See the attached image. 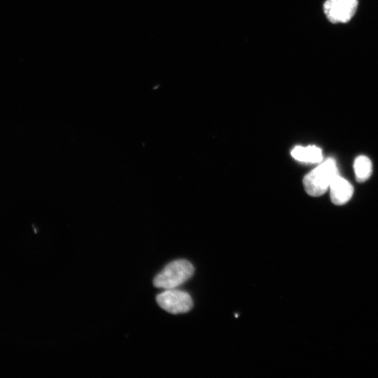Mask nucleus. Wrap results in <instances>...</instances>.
<instances>
[{
  "mask_svg": "<svg viewBox=\"0 0 378 378\" xmlns=\"http://www.w3.org/2000/svg\"><path fill=\"white\" fill-rule=\"evenodd\" d=\"M156 301L162 309L174 314L186 313L192 307V298L188 293L174 288L166 289L158 295Z\"/></svg>",
  "mask_w": 378,
  "mask_h": 378,
  "instance_id": "nucleus-3",
  "label": "nucleus"
},
{
  "mask_svg": "<svg viewBox=\"0 0 378 378\" xmlns=\"http://www.w3.org/2000/svg\"><path fill=\"white\" fill-rule=\"evenodd\" d=\"M357 6V0H326L323 10L330 22L345 23L352 18Z\"/></svg>",
  "mask_w": 378,
  "mask_h": 378,
  "instance_id": "nucleus-4",
  "label": "nucleus"
},
{
  "mask_svg": "<svg viewBox=\"0 0 378 378\" xmlns=\"http://www.w3.org/2000/svg\"><path fill=\"white\" fill-rule=\"evenodd\" d=\"M354 169L357 181L361 183L368 180L372 172L370 160L365 155L358 156L354 162Z\"/></svg>",
  "mask_w": 378,
  "mask_h": 378,
  "instance_id": "nucleus-7",
  "label": "nucleus"
},
{
  "mask_svg": "<svg viewBox=\"0 0 378 378\" xmlns=\"http://www.w3.org/2000/svg\"><path fill=\"white\" fill-rule=\"evenodd\" d=\"M194 273L192 265L186 260H176L167 265L155 277L153 285L164 289L175 288L188 281Z\"/></svg>",
  "mask_w": 378,
  "mask_h": 378,
  "instance_id": "nucleus-2",
  "label": "nucleus"
},
{
  "mask_svg": "<svg viewBox=\"0 0 378 378\" xmlns=\"http://www.w3.org/2000/svg\"><path fill=\"white\" fill-rule=\"evenodd\" d=\"M290 153L293 158L303 162L316 163L323 159L321 149L316 146H295Z\"/></svg>",
  "mask_w": 378,
  "mask_h": 378,
  "instance_id": "nucleus-6",
  "label": "nucleus"
},
{
  "mask_svg": "<svg viewBox=\"0 0 378 378\" xmlns=\"http://www.w3.org/2000/svg\"><path fill=\"white\" fill-rule=\"evenodd\" d=\"M329 189L330 200L336 205H342L348 202L354 193L352 185L339 175L332 180Z\"/></svg>",
  "mask_w": 378,
  "mask_h": 378,
  "instance_id": "nucleus-5",
  "label": "nucleus"
},
{
  "mask_svg": "<svg viewBox=\"0 0 378 378\" xmlns=\"http://www.w3.org/2000/svg\"><path fill=\"white\" fill-rule=\"evenodd\" d=\"M337 175L335 160L328 158L305 175L303 178L304 190L311 196H321L329 189L331 182Z\"/></svg>",
  "mask_w": 378,
  "mask_h": 378,
  "instance_id": "nucleus-1",
  "label": "nucleus"
}]
</instances>
